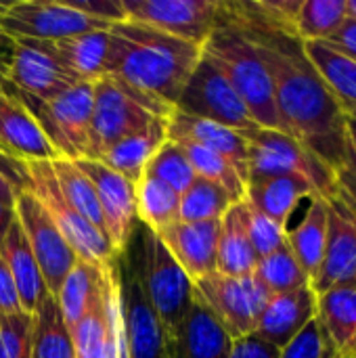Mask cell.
Here are the masks:
<instances>
[{
	"label": "cell",
	"instance_id": "4316f807",
	"mask_svg": "<svg viewBox=\"0 0 356 358\" xmlns=\"http://www.w3.org/2000/svg\"><path fill=\"white\" fill-rule=\"evenodd\" d=\"M258 264V256L248 237L243 206L233 203L227 214L220 218L218 231V250H216V273L227 277H245L252 275Z\"/></svg>",
	"mask_w": 356,
	"mask_h": 358
},
{
	"label": "cell",
	"instance_id": "b9f144b4",
	"mask_svg": "<svg viewBox=\"0 0 356 358\" xmlns=\"http://www.w3.org/2000/svg\"><path fill=\"white\" fill-rule=\"evenodd\" d=\"M0 358H31V315L0 317Z\"/></svg>",
	"mask_w": 356,
	"mask_h": 358
},
{
	"label": "cell",
	"instance_id": "4dcf8cb0",
	"mask_svg": "<svg viewBox=\"0 0 356 358\" xmlns=\"http://www.w3.org/2000/svg\"><path fill=\"white\" fill-rule=\"evenodd\" d=\"M31 358H76L69 327L52 294L31 313Z\"/></svg>",
	"mask_w": 356,
	"mask_h": 358
},
{
	"label": "cell",
	"instance_id": "7bdbcfd3",
	"mask_svg": "<svg viewBox=\"0 0 356 358\" xmlns=\"http://www.w3.org/2000/svg\"><path fill=\"white\" fill-rule=\"evenodd\" d=\"M27 189H29V176H27L25 162L0 153V201L6 206H15L17 195Z\"/></svg>",
	"mask_w": 356,
	"mask_h": 358
},
{
	"label": "cell",
	"instance_id": "5bb4252c",
	"mask_svg": "<svg viewBox=\"0 0 356 358\" xmlns=\"http://www.w3.org/2000/svg\"><path fill=\"white\" fill-rule=\"evenodd\" d=\"M126 358H168V336L143 292L136 262L118 260Z\"/></svg>",
	"mask_w": 356,
	"mask_h": 358
},
{
	"label": "cell",
	"instance_id": "7c38bea8",
	"mask_svg": "<svg viewBox=\"0 0 356 358\" xmlns=\"http://www.w3.org/2000/svg\"><path fill=\"white\" fill-rule=\"evenodd\" d=\"M128 21L159 29L201 46L218 25L222 2L216 0H122Z\"/></svg>",
	"mask_w": 356,
	"mask_h": 358
},
{
	"label": "cell",
	"instance_id": "11a10c76",
	"mask_svg": "<svg viewBox=\"0 0 356 358\" xmlns=\"http://www.w3.org/2000/svg\"><path fill=\"white\" fill-rule=\"evenodd\" d=\"M0 88H2V86H0ZM0 153H2V151H0Z\"/></svg>",
	"mask_w": 356,
	"mask_h": 358
},
{
	"label": "cell",
	"instance_id": "d590c367",
	"mask_svg": "<svg viewBox=\"0 0 356 358\" xmlns=\"http://www.w3.org/2000/svg\"><path fill=\"white\" fill-rule=\"evenodd\" d=\"M346 19V0H302L296 38L300 42H327Z\"/></svg>",
	"mask_w": 356,
	"mask_h": 358
},
{
	"label": "cell",
	"instance_id": "9c48e42d",
	"mask_svg": "<svg viewBox=\"0 0 356 358\" xmlns=\"http://www.w3.org/2000/svg\"><path fill=\"white\" fill-rule=\"evenodd\" d=\"M17 99L34 115L59 157H86L92 117V82H80L52 101Z\"/></svg>",
	"mask_w": 356,
	"mask_h": 358
},
{
	"label": "cell",
	"instance_id": "ee69618b",
	"mask_svg": "<svg viewBox=\"0 0 356 358\" xmlns=\"http://www.w3.org/2000/svg\"><path fill=\"white\" fill-rule=\"evenodd\" d=\"M67 2L73 8H78L90 17L109 21V23H118V21L126 19L122 0H67Z\"/></svg>",
	"mask_w": 356,
	"mask_h": 358
},
{
	"label": "cell",
	"instance_id": "ac0fdd59",
	"mask_svg": "<svg viewBox=\"0 0 356 358\" xmlns=\"http://www.w3.org/2000/svg\"><path fill=\"white\" fill-rule=\"evenodd\" d=\"M315 317H317V294L308 283L294 292L271 296L260 313V319L252 336L281 350Z\"/></svg>",
	"mask_w": 356,
	"mask_h": 358
},
{
	"label": "cell",
	"instance_id": "30bf717a",
	"mask_svg": "<svg viewBox=\"0 0 356 358\" xmlns=\"http://www.w3.org/2000/svg\"><path fill=\"white\" fill-rule=\"evenodd\" d=\"M193 296L204 302L218 319L231 340L252 336L271 294L252 273L245 277H227L212 273L193 281Z\"/></svg>",
	"mask_w": 356,
	"mask_h": 358
},
{
	"label": "cell",
	"instance_id": "5b68a950",
	"mask_svg": "<svg viewBox=\"0 0 356 358\" xmlns=\"http://www.w3.org/2000/svg\"><path fill=\"white\" fill-rule=\"evenodd\" d=\"M145 296L170 338L193 306V281L149 229L141 227V250L134 258Z\"/></svg>",
	"mask_w": 356,
	"mask_h": 358
},
{
	"label": "cell",
	"instance_id": "8992f818",
	"mask_svg": "<svg viewBox=\"0 0 356 358\" xmlns=\"http://www.w3.org/2000/svg\"><path fill=\"white\" fill-rule=\"evenodd\" d=\"M243 136L248 141V182L271 176H300L323 199L340 193L336 176L294 136L269 128H256Z\"/></svg>",
	"mask_w": 356,
	"mask_h": 358
},
{
	"label": "cell",
	"instance_id": "f5cc1de1",
	"mask_svg": "<svg viewBox=\"0 0 356 358\" xmlns=\"http://www.w3.org/2000/svg\"><path fill=\"white\" fill-rule=\"evenodd\" d=\"M346 115H348V117H353V120L356 122V107L355 109H348V111H346Z\"/></svg>",
	"mask_w": 356,
	"mask_h": 358
},
{
	"label": "cell",
	"instance_id": "e575fe53",
	"mask_svg": "<svg viewBox=\"0 0 356 358\" xmlns=\"http://www.w3.org/2000/svg\"><path fill=\"white\" fill-rule=\"evenodd\" d=\"M170 141L180 145L187 159L191 162L195 176L206 178V180L222 187L235 203L245 199L248 182L239 176V172L225 157H220L218 153H214V151H210V149H206V147H201L189 138H170Z\"/></svg>",
	"mask_w": 356,
	"mask_h": 358
},
{
	"label": "cell",
	"instance_id": "484cf974",
	"mask_svg": "<svg viewBox=\"0 0 356 358\" xmlns=\"http://www.w3.org/2000/svg\"><path fill=\"white\" fill-rule=\"evenodd\" d=\"M168 120H155L143 132H136L115 143L99 162L122 174L128 182L136 185L145 176V168L149 159L168 141Z\"/></svg>",
	"mask_w": 356,
	"mask_h": 358
},
{
	"label": "cell",
	"instance_id": "74e56055",
	"mask_svg": "<svg viewBox=\"0 0 356 358\" xmlns=\"http://www.w3.org/2000/svg\"><path fill=\"white\" fill-rule=\"evenodd\" d=\"M254 275L260 279V283L269 289L271 296L294 292L298 287L308 285V277L304 275L302 266L298 264L287 241L281 248H277L275 252H271L269 256L258 258Z\"/></svg>",
	"mask_w": 356,
	"mask_h": 358
},
{
	"label": "cell",
	"instance_id": "ba28073f",
	"mask_svg": "<svg viewBox=\"0 0 356 358\" xmlns=\"http://www.w3.org/2000/svg\"><path fill=\"white\" fill-rule=\"evenodd\" d=\"M0 23L13 40L40 42L105 31L113 25L73 8L67 0H17L10 4H0Z\"/></svg>",
	"mask_w": 356,
	"mask_h": 358
},
{
	"label": "cell",
	"instance_id": "816d5d0a",
	"mask_svg": "<svg viewBox=\"0 0 356 358\" xmlns=\"http://www.w3.org/2000/svg\"><path fill=\"white\" fill-rule=\"evenodd\" d=\"M346 10H348V19L356 21V0H346Z\"/></svg>",
	"mask_w": 356,
	"mask_h": 358
},
{
	"label": "cell",
	"instance_id": "6da1fadb",
	"mask_svg": "<svg viewBox=\"0 0 356 358\" xmlns=\"http://www.w3.org/2000/svg\"><path fill=\"white\" fill-rule=\"evenodd\" d=\"M222 13L256 46L271 76L275 105L285 132L336 176L340 195L356 210V164L346 132L348 115L308 63L302 42L241 17L229 2H222Z\"/></svg>",
	"mask_w": 356,
	"mask_h": 358
},
{
	"label": "cell",
	"instance_id": "cb8c5ba5",
	"mask_svg": "<svg viewBox=\"0 0 356 358\" xmlns=\"http://www.w3.org/2000/svg\"><path fill=\"white\" fill-rule=\"evenodd\" d=\"M0 256L4 258V262L10 271L23 313L31 315L38 308V304L42 302V298L48 294V289L44 285L36 256H34L17 218L10 224V229L0 245Z\"/></svg>",
	"mask_w": 356,
	"mask_h": 358
},
{
	"label": "cell",
	"instance_id": "e0dca14e",
	"mask_svg": "<svg viewBox=\"0 0 356 358\" xmlns=\"http://www.w3.org/2000/svg\"><path fill=\"white\" fill-rule=\"evenodd\" d=\"M327 245L319 273L311 281L315 294L356 281V210L340 195L325 199Z\"/></svg>",
	"mask_w": 356,
	"mask_h": 358
},
{
	"label": "cell",
	"instance_id": "836d02e7",
	"mask_svg": "<svg viewBox=\"0 0 356 358\" xmlns=\"http://www.w3.org/2000/svg\"><path fill=\"white\" fill-rule=\"evenodd\" d=\"M134 201L136 220L141 222V227L149 229L155 235L178 220L180 197L170 187L147 174L134 185Z\"/></svg>",
	"mask_w": 356,
	"mask_h": 358
},
{
	"label": "cell",
	"instance_id": "7a4b0ae2",
	"mask_svg": "<svg viewBox=\"0 0 356 358\" xmlns=\"http://www.w3.org/2000/svg\"><path fill=\"white\" fill-rule=\"evenodd\" d=\"M107 34L109 52L105 73L176 107L201 59V46L128 19L113 23Z\"/></svg>",
	"mask_w": 356,
	"mask_h": 358
},
{
	"label": "cell",
	"instance_id": "d6986e66",
	"mask_svg": "<svg viewBox=\"0 0 356 358\" xmlns=\"http://www.w3.org/2000/svg\"><path fill=\"white\" fill-rule=\"evenodd\" d=\"M220 220L210 222H183L176 220L157 237L191 277V281L204 279L216 273V250H218Z\"/></svg>",
	"mask_w": 356,
	"mask_h": 358
},
{
	"label": "cell",
	"instance_id": "d6a6232c",
	"mask_svg": "<svg viewBox=\"0 0 356 358\" xmlns=\"http://www.w3.org/2000/svg\"><path fill=\"white\" fill-rule=\"evenodd\" d=\"M50 164H52V172L57 176L59 189H61L63 197L69 201V206L86 222H90L97 231H101L107 237L103 214H101V208H99V199H97V191L92 187V180L82 172V168L76 164V159L55 157V159H50Z\"/></svg>",
	"mask_w": 356,
	"mask_h": 358
},
{
	"label": "cell",
	"instance_id": "603a6c76",
	"mask_svg": "<svg viewBox=\"0 0 356 358\" xmlns=\"http://www.w3.org/2000/svg\"><path fill=\"white\" fill-rule=\"evenodd\" d=\"M319 197L317 189L300 176H271L248 182L245 201L260 210L264 216L287 229L294 210L302 199Z\"/></svg>",
	"mask_w": 356,
	"mask_h": 358
},
{
	"label": "cell",
	"instance_id": "60d3db41",
	"mask_svg": "<svg viewBox=\"0 0 356 358\" xmlns=\"http://www.w3.org/2000/svg\"><path fill=\"white\" fill-rule=\"evenodd\" d=\"M279 358H342L334 342L329 340L325 327L315 317L290 344L279 352Z\"/></svg>",
	"mask_w": 356,
	"mask_h": 358
},
{
	"label": "cell",
	"instance_id": "8d00e7d4",
	"mask_svg": "<svg viewBox=\"0 0 356 358\" xmlns=\"http://www.w3.org/2000/svg\"><path fill=\"white\" fill-rule=\"evenodd\" d=\"M233 203L235 201L222 187L197 176L193 185L180 195L178 220L183 222L220 220Z\"/></svg>",
	"mask_w": 356,
	"mask_h": 358
},
{
	"label": "cell",
	"instance_id": "1f68e13d",
	"mask_svg": "<svg viewBox=\"0 0 356 358\" xmlns=\"http://www.w3.org/2000/svg\"><path fill=\"white\" fill-rule=\"evenodd\" d=\"M105 268L107 266H97L78 258L69 275L63 279L57 292V302H59V308L63 313L67 327L76 325L97 300L105 281Z\"/></svg>",
	"mask_w": 356,
	"mask_h": 358
},
{
	"label": "cell",
	"instance_id": "f907efd6",
	"mask_svg": "<svg viewBox=\"0 0 356 358\" xmlns=\"http://www.w3.org/2000/svg\"><path fill=\"white\" fill-rule=\"evenodd\" d=\"M346 132H348L350 153H353V157H355V164H356V122L353 120V117H348V120H346Z\"/></svg>",
	"mask_w": 356,
	"mask_h": 358
},
{
	"label": "cell",
	"instance_id": "7402d4cb",
	"mask_svg": "<svg viewBox=\"0 0 356 358\" xmlns=\"http://www.w3.org/2000/svg\"><path fill=\"white\" fill-rule=\"evenodd\" d=\"M168 138H189L218 153L248 182V141L241 132L174 109L168 120Z\"/></svg>",
	"mask_w": 356,
	"mask_h": 358
},
{
	"label": "cell",
	"instance_id": "2e32d148",
	"mask_svg": "<svg viewBox=\"0 0 356 358\" xmlns=\"http://www.w3.org/2000/svg\"><path fill=\"white\" fill-rule=\"evenodd\" d=\"M76 164L92 180L105 222V233L109 237L115 256L126 254V248L134 235V224H136L134 185L99 159L82 157L76 159Z\"/></svg>",
	"mask_w": 356,
	"mask_h": 358
},
{
	"label": "cell",
	"instance_id": "f35d334b",
	"mask_svg": "<svg viewBox=\"0 0 356 358\" xmlns=\"http://www.w3.org/2000/svg\"><path fill=\"white\" fill-rule=\"evenodd\" d=\"M145 174L151 176V178H155V180H159L162 185L170 187L178 197L197 178L195 172H193V168H191V162L187 159V155L180 149V145L174 143V141H170V138L149 159V164L145 168Z\"/></svg>",
	"mask_w": 356,
	"mask_h": 358
},
{
	"label": "cell",
	"instance_id": "44dd1931",
	"mask_svg": "<svg viewBox=\"0 0 356 358\" xmlns=\"http://www.w3.org/2000/svg\"><path fill=\"white\" fill-rule=\"evenodd\" d=\"M231 346V336L210 308L195 298L189 315L168 338V358H229Z\"/></svg>",
	"mask_w": 356,
	"mask_h": 358
},
{
	"label": "cell",
	"instance_id": "4fadbf2b",
	"mask_svg": "<svg viewBox=\"0 0 356 358\" xmlns=\"http://www.w3.org/2000/svg\"><path fill=\"white\" fill-rule=\"evenodd\" d=\"M15 216L36 256V262L40 266L48 294L57 296L63 279L69 275V271L78 262L76 252L65 241L57 224L50 220V216L46 214V210L42 208V203L34 197L29 189L17 195Z\"/></svg>",
	"mask_w": 356,
	"mask_h": 358
},
{
	"label": "cell",
	"instance_id": "f6af8a7d",
	"mask_svg": "<svg viewBox=\"0 0 356 358\" xmlns=\"http://www.w3.org/2000/svg\"><path fill=\"white\" fill-rule=\"evenodd\" d=\"M279 348L273 344L256 338V336H245L239 340H233L231 355L229 358H279Z\"/></svg>",
	"mask_w": 356,
	"mask_h": 358
},
{
	"label": "cell",
	"instance_id": "9a60e30c",
	"mask_svg": "<svg viewBox=\"0 0 356 358\" xmlns=\"http://www.w3.org/2000/svg\"><path fill=\"white\" fill-rule=\"evenodd\" d=\"M4 80L19 90V96L36 101H52L82 82L40 40H15Z\"/></svg>",
	"mask_w": 356,
	"mask_h": 358
},
{
	"label": "cell",
	"instance_id": "c3c4849f",
	"mask_svg": "<svg viewBox=\"0 0 356 358\" xmlns=\"http://www.w3.org/2000/svg\"><path fill=\"white\" fill-rule=\"evenodd\" d=\"M13 50H15V40L6 34V29H4L2 23H0V76H2V78H4L6 67H8V63H10Z\"/></svg>",
	"mask_w": 356,
	"mask_h": 358
},
{
	"label": "cell",
	"instance_id": "db71d44e",
	"mask_svg": "<svg viewBox=\"0 0 356 358\" xmlns=\"http://www.w3.org/2000/svg\"><path fill=\"white\" fill-rule=\"evenodd\" d=\"M0 82H2V76H0Z\"/></svg>",
	"mask_w": 356,
	"mask_h": 358
},
{
	"label": "cell",
	"instance_id": "277c9868",
	"mask_svg": "<svg viewBox=\"0 0 356 358\" xmlns=\"http://www.w3.org/2000/svg\"><path fill=\"white\" fill-rule=\"evenodd\" d=\"M172 111L174 107L105 73L92 82V117L86 157L103 159L115 143L143 132L155 120H168Z\"/></svg>",
	"mask_w": 356,
	"mask_h": 358
},
{
	"label": "cell",
	"instance_id": "ffe728a7",
	"mask_svg": "<svg viewBox=\"0 0 356 358\" xmlns=\"http://www.w3.org/2000/svg\"><path fill=\"white\" fill-rule=\"evenodd\" d=\"M0 151L21 162L59 157L27 107L4 88H0Z\"/></svg>",
	"mask_w": 356,
	"mask_h": 358
},
{
	"label": "cell",
	"instance_id": "ab89813d",
	"mask_svg": "<svg viewBox=\"0 0 356 358\" xmlns=\"http://www.w3.org/2000/svg\"><path fill=\"white\" fill-rule=\"evenodd\" d=\"M241 206H243V220H245L248 237H250L252 248H254L258 258L269 256L271 252H275L277 248H281L287 241V231L290 229L277 224L275 220L264 216L260 210H256L245 199L241 201Z\"/></svg>",
	"mask_w": 356,
	"mask_h": 358
},
{
	"label": "cell",
	"instance_id": "f546056e",
	"mask_svg": "<svg viewBox=\"0 0 356 358\" xmlns=\"http://www.w3.org/2000/svg\"><path fill=\"white\" fill-rule=\"evenodd\" d=\"M287 243L311 283L321 268L327 245V206L323 197L311 199L304 218L287 231Z\"/></svg>",
	"mask_w": 356,
	"mask_h": 358
},
{
	"label": "cell",
	"instance_id": "bcb514c9",
	"mask_svg": "<svg viewBox=\"0 0 356 358\" xmlns=\"http://www.w3.org/2000/svg\"><path fill=\"white\" fill-rule=\"evenodd\" d=\"M17 313H23L19 294H17V287H15L8 266H6L4 258L0 256V317L17 315Z\"/></svg>",
	"mask_w": 356,
	"mask_h": 358
},
{
	"label": "cell",
	"instance_id": "3957f363",
	"mask_svg": "<svg viewBox=\"0 0 356 358\" xmlns=\"http://www.w3.org/2000/svg\"><path fill=\"white\" fill-rule=\"evenodd\" d=\"M201 52L227 76L260 128L285 132L275 105L271 76L256 46L235 21L225 17L222 10L218 25L204 44Z\"/></svg>",
	"mask_w": 356,
	"mask_h": 358
},
{
	"label": "cell",
	"instance_id": "7dc6e473",
	"mask_svg": "<svg viewBox=\"0 0 356 358\" xmlns=\"http://www.w3.org/2000/svg\"><path fill=\"white\" fill-rule=\"evenodd\" d=\"M327 44H332L334 48H338L340 52H344L346 57H350L356 61V21L355 19H346L342 23V27L327 40Z\"/></svg>",
	"mask_w": 356,
	"mask_h": 358
},
{
	"label": "cell",
	"instance_id": "f1b7e54d",
	"mask_svg": "<svg viewBox=\"0 0 356 358\" xmlns=\"http://www.w3.org/2000/svg\"><path fill=\"white\" fill-rule=\"evenodd\" d=\"M52 55L82 82H97L105 76L107 52H109V34L90 31L65 40L46 42Z\"/></svg>",
	"mask_w": 356,
	"mask_h": 358
},
{
	"label": "cell",
	"instance_id": "8fae6325",
	"mask_svg": "<svg viewBox=\"0 0 356 358\" xmlns=\"http://www.w3.org/2000/svg\"><path fill=\"white\" fill-rule=\"evenodd\" d=\"M174 109L193 117L216 122L241 134L260 128L227 76L204 52Z\"/></svg>",
	"mask_w": 356,
	"mask_h": 358
},
{
	"label": "cell",
	"instance_id": "52a82bcc",
	"mask_svg": "<svg viewBox=\"0 0 356 358\" xmlns=\"http://www.w3.org/2000/svg\"><path fill=\"white\" fill-rule=\"evenodd\" d=\"M27 176H29V191L42 203L50 220L57 224L65 241L71 245L76 256L84 262L97 266H109L118 260L109 239L97 231L90 222H86L63 197L57 176L52 172L50 159L40 162H25Z\"/></svg>",
	"mask_w": 356,
	"mask_h": 358
},
{
	"label": "cell",
	"instance_id": "681fc988",
	"mask_svg": "<svg viewBox=\"0 0 356 358\" xmlns=\"http://www.w3.org/2000/svg\"><path fill=\"white\" fill-rule=\"evenodd\" d=\"M15 206H6V203H2L0 201V245H2V241H4V237H6V233H8V229H10V224L15 222Z\"/></svg>",
	"mask_w": 356,
	"mask_h": 358
},
{
	"label": "cell",
	"instance_id": "d4e9b609",
	"mask_svg": "<svg viewBox=\"0 0 356 358\" xmlns=\"http://www.w3.org/2000/svg\"><path fill=\"white\" fill-rule=\"evenodd\" d=\"M317 319L342 358H356V281L317 294Z\"/></svg>",
	"mask_w": 356,
	"mask_h": 358
},
{
	"label": "cell",
	"instance_id": "83f0119b",
	"mask_svg": "<svg viewBox=\"0 0 356 358\" xmlns=\"http://www.w3.org/2000/svg\"><path fill=\"white\" fill-rule=\"evenodd\" d=\"M308 63L344 111L356 107V61L327 42H302Z\"/></svg>",
	"mask_w": 356,
	"mask_h": 358
}]
</instances>
